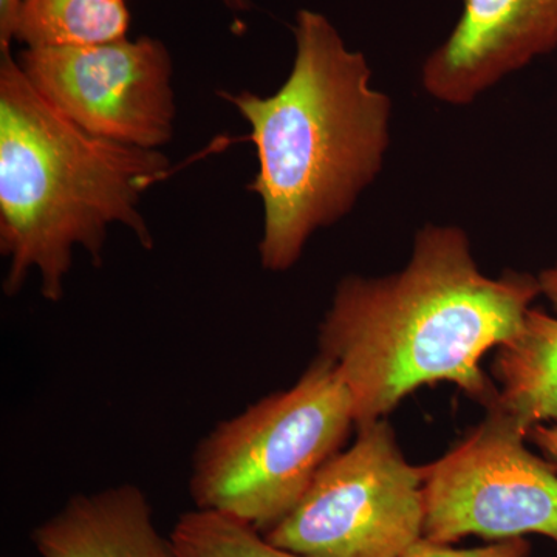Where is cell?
I'll list each match as a JSON object with an SVG mask.
<instances>
[{"label":"cell","mask_w":557,"mask_h":557,"mask_svg":"<svg viewBox=\"0 0 557 557\" xmlns=\"http://www.w3.org/2000/svg\"><path fill=\"white\" fill-rule=\"evenodd\" d=\"M170 539L175 557H304L271 544L251 523L212 509L183 512Z\"/></svg>","instance_id":"7c38bea8"},{"label":"cell","mask_w":557,"mask_h":557,"mask_svg":"<svg viewBox=\"0 0 557 557\" xmlns=\"http://www.w3.org/2000/svg\"><path fill=\"white\" fill-rule=\"evenodd\" d=\"M355 424L335 364L319 357L292 388L220 421L190 465L196 508L236 516L262 533L298 505Z\"/></svg>","instance_id":"277c9868"},{"label":"cell","mask_w":557,"mask_h":557,"mask_svg":"<svg viewBox=\"0 0 557 557\" xmlns=\"http://www.w3.org/2000/svg\"><path fill=\"white\" fill-rule=\"evenodd\" d=\"M530 435L537 446H541L549 457L557 461V423L555 426L537 424V426L531 429Z\"/></svg>","instance_id":"9a60e30c"},{"label":"cell","mask_w":557,"mask_h":557,"mask_svg":"<svg viewBox=\"0 0 557 557\" xmlns=\"http://www.w3.org/2000/svg\"><path fill=\"white\" fill-rule=\"evenodd\" d=\"M161 150L90 135L32 86L10 49L0 60V252L9 259L3 292L14 296L32 270L40 295L64 296L73 251L100 267L110 225H124L145 249L152 234L143 194L170 174Z\"/></svg>","instance_id":"3957f363"},{"label":"cell","mask_w":557,"mask_h":557,"mask_svg":"<svg viewBox=\"0 0 557 557\" xmlns=\"http://www.w3.org/2000/svg\"><path fill=\"white\" fill-rule=\"evenodd\" d=\"M296 57L270 97L223 94L251 127L259 171L249 185L263 207L260 262L287 271L314 231L338 222L383 168L392 101L372 69L324 16L300 10Z\"/></svg>","instance_id":"7a4b0ae2"},{"label":"cell","mask_w":557,"mask_h":557,"mask_svg":"<svg viewBox=\"0 0 557 557\" xmlns=\"http://www.w3.org/2000/svg\"><path fill=\"white\" fill-rule=\"evenodd\" d=\"M541 295L549 300L557 313V263L552 269L542 271L537 277Z\"/></svg>","instance_id":"2e32d148"},{"label":"cell","mask_w":557,"mask_h":557,"mask_svg":"<svg viewBox=\"0 0 557 557\" xmlns=\"http://www.w3.org/2000/svg\"><path fill=\"white\" fill-rule=\"evenodd\" d=\"M539 295L530 274L485 276L463 230L426 225L405 270L341 282L319 325V357L338 370L357 428L437 381L457 384L487 408L497 387L480 361L518 335Z\"/></svg>","instance_id":"6da1fadb"},{"label":"cell","mask_w":557,"mask_h":557,"mask_svg":"<svg viewBox=\"0 0 557 557\" xmlns=\"http://www.w3.org/2000/svg\"><path fill=\"white\" fill-rule=\"evenodd\" d=\"M32 541L40 557H175L148 496L132 483L70 497Z\"/></svg>","instance_id":"9c48e42d"},{"label":"cell","mask_w":557,"mask_h":557,"mask_svg":"<svg viewBox=\"0 0 557 557\" xmlns=\"http://www.w3.org/2000/svg\"><path fill=\"white\" fill-rule=\"evenodd\" d=\"M423 469L410 467L384 421L319 469L265 537L304 557H405L423 539Z\"/></svg>","instance_id":"5b68a950"},{"label":"cell","mask_w":557,"mask_h":557,"mask_svg":"<svg viewBox=\"0 0 557 557\" xmlns=\"http://www.w3.org/2000/svg\"><path fill=\"white\" fill-rule=\"evenodd\" d=\"M557 49V0H465L456 27L421 70L424 90L469 104L531 61Z\"/></svg>","instance_id":"ba28073f"},{"label":"cell","mask_w":557,"mask_h":557,"mask_svg":"<svg viewBox=\"0 0 557 557\" xmlns=\"http://www.w3.org/2000/svg\"><path fill=\"white\" fill-rule=\"evenodd\" d=\"M124 0H24L16 35L27 46H87L126 38Z\"/></svg>","instance_id":"8fae6325"},{"label":"cell","mask_w":557,"mask_h":557,"mask_svg":"<svg viewBox=\"0 0 557 557\" xmlns=\"http://www.w3.org/2000/svg\"><path fill=\"white\" fill-rule=\"evenodd\" d=\"M230 9L242 11L247 10L249 7L248 0H223Z\"/></svg>","instance_id":"e0dca14e"},{"label":"cell","mask_w":557,"mask_h":557,"mask_svg":"<svg viewBox=\"0 0 557 557\" xmlns=\"http://www.w3.org/2000/svg\"><path fill=\"white\" fill-rule=\"evenodd\" d=\"M24 0H0V49H10Z\"/></svg>","instance_id":"5bb4252c"},{"label":"cell","mask_w":557,"mask_h":557,"mask_svg":"<svg viewBox=\"0 0 557 557\" xmlns=\"http://www.w3.org/2000/svg\"><path fill=\"white\" fill-rule=\"evenodd\" d=\"M17 62L40 97L90 135L149 150L171 141L177 110L160 40L32 47Z\"/></svg>","instance_id":"52a82bcc"},{"label":"cell","mask_w":557,"mask_h":557,"mask_svg":"<svg viewBox=\"0 0 557 557\" xmlns=\"http://www.w3.org/2000/svg\"><path fill=\"white\" fill-rule=\"evenodd\" d=\"M530 544L523 537L497 541L487 547L457 549L421 539L405 557H528Z\"/></svg>","instance_id":"4fadbf2b"},{"label":"cell","mask_w":557,"mask_h":557,"mask_svg":"<svg viewBox=\"0 0 557 557\" xmlns=\"http://www.w3.org/2000/svg\"><path fill=\"white\" fill-rule=\"evenodd\" d=\"M494 375L502 388L487 410L527 435L542 421H557V318L528 310L518 335L498 347Z\"/></svg>","instance_id":"30bf717a"},{"label":"cell","mask_w":557,"mask_h":557,"mask_svg":"<svg viewBox=\"0 0 557 557\" xmlns=\"http://www.w3.org/2000/svg\"><path fill=\"white\" fill-rule=\"evenodd\" d=\"M507 418H487L465 442L423 469V537L449 545L541 534L557 545V472L525 448Z\"/></svg>","instance_id":"8992f818"}]
</instances>
